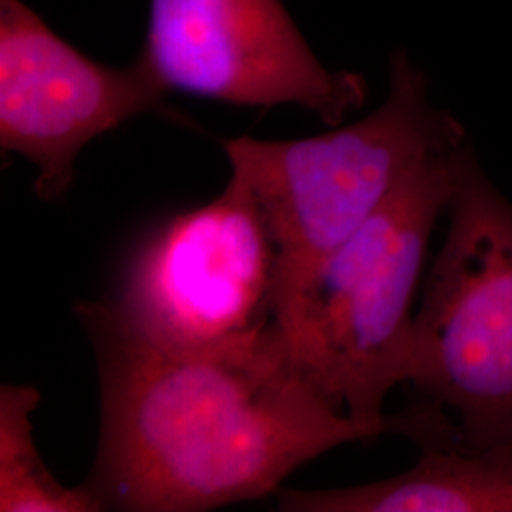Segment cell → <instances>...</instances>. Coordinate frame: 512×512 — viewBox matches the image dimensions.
I'll return each instance as SVG.
<instances>
[{
    "label": "cell",
    "mask_w": 512,
    "mask_h": 512,
    "mask_svg": "<svg viewBox=\"0 0 512 512\" xmlns=\"http://www.w3.org/2000/svg\"><path fill=\"white\" fill-rule=\"evenodd\" d=\"M76 315L99 374V440L82 482L101 511L200 512L277 494L332 448L384 435L332 408L277 323L209 348L128 329L109 302Z\"/></svg>",
    "instance_id": "cell-1"
},
{
    "label": "cell",
    "mask_w": 512,
    "mask_h": 512,
    "mask_svg": "<svg viewBox=\"0 0 512 512\" xmlns=\"http://www.w3.org/2000/svg\"><path fill=\"white\" fill-rule=\"evenodd\" d=\"M475 158L469 139L427 156L275 319L294 363L332 408L421 448L456 444L448 414L425 401L385 416L384 403L408 384L429 239Z\"/></svg>",
    "instance_id": "cell-2"
},
{
    "label": "cell",
    "mask_w": 512,
    "mask_h": 512,
    "mask_svg": "<svg viewBox=\"0 0 512 512\" xmlns=\"http://www.w3.org/2000/svg\"><path fill=\"white\" fill-rule=\"evenodd\" d=\"M465 139L458 120L431 101L425 73L397 50L387 97L363 120L293 141H224L230 179L253 196L274 238L275 319L416 165Z\"/></svg>",
    "instance_id": "cell-3"
},
{
    "label": "cell",
    "mask_w": 512,
    "mask_h": 512,
    "mask_svg": "<svg viewBox=\"0 0 512 512\" xmlns=\"http://www.w3.org/2000/svg\"><path fill=\"white\" fill-rule=\"evenodd\" d=\"M414 317L408 384L454 418L458 450L512 446V203L473 160Z\"/></svg>",
    "instance_id": "cell-4"
},
{
    "label": "cell",
    "mask_w": 512,
    "mask_h": 512,
    "mask_svg": "<svg viewBox=\"0 0 512 512\" xmlns=\"http://www.w3.org/2000/svg\"><path fill=\"white\" fill-rule=\"evenodd\" d=\"M277 251L253 196L236 181L211 202L154 226L107 300L139 336L171 348L238 342L275 325Z\"/></svg>",
    "instance_id": "cell-5"
},
{
    "label": "cell",
    "mask_w": 512,
    "mask_h": 512,
    "mask_svg": "<svg viewBox=\"0 0 512 512\" xmlns=\"http://www.w3.org/2000/svg\"><path fill=\"white\" fill-rule=\"evenodd\" d=\"M139 57L167 92L238 107L298 105L329 126L368 93L365 76L315 57L281 0H150Z\"/></svg>",
    "instance_id": "cell-6"
},
{
    "label": "cell",
    "mask_w": 512,
    "mask_h": 512,
    "mask_svg": "<svg viewBox=\"0 0 512 512\" xmlns=\"http://www.w3.org/2000/svg\"><path fill=\"white\" fill-rule=\"evenodd\" d=\"M167 90L147 63H97L55 35L23 0H0V147L38 169L35 194L63 200L93 139L164 112Z\"/></svg>",
    "instance_id": "cell-7"
},
{
    "label": "cell",
    "mask_w": 512,
    "mask_h": 512,
    "mask_svg": "<svg viewBox=\"0 0 512 512\" xmlns=\"http://www.w3.org/2000/svg\"><path fill=\"white\" fill-rule=\"evenodd\" d=\"M287 512H512V446L421 448L408 471L336 490L277 492Z\"/></svg>",
    "instance_id": "cell-8"
},
{
    "label": "cell",
    "mask_w": 512,
    "mask_h": 512,
    "mask_svg": "<svg viewBox=\"0 0 512 512\" xmlns=\"http://www.w3.org/2000/svg\"><path fill=\"white\" fill-rule=\"evenodd\" d=\"M38 404L35 385H0V511H101L84 484L67 488L44 463L33 439Z\"/></svg>",
    "instance_id": "cell-9"
}]
</instances>
